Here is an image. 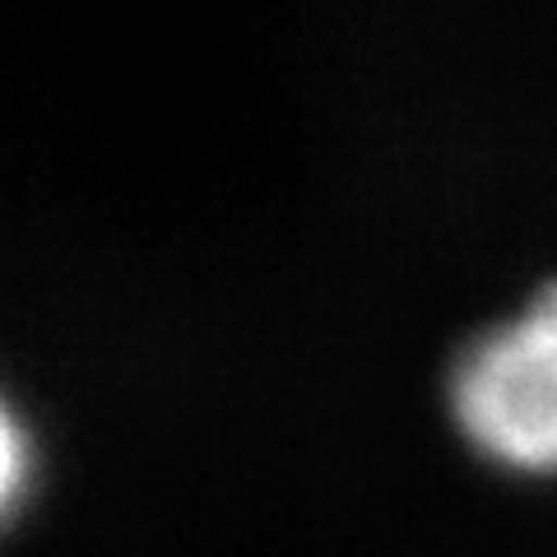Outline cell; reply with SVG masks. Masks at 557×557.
I'll return each mask as SVG.
<instances>
[{
  "label": "cell",
  "mask_w": 557,
  "mask_h": 557,
  "mask_svg": "<svg viewBox=\"0 0 557 557\" xmlns=\"http://www.w3.org/2000/svg\"><path fill=\"white\" fill-rule=\"evenodd\" d=\"M446 413L460 442L507 474H557V274L456 344Z\"/></svg>",
  "instance_id": "obj_1"
},
{
  "label": "cell",
  "mask_w": 557,
  "mask_h": 557,
  "mask_svg": "<svg viewBox=\"0 0 557 557\" xmlns=\"http://www.w3.org/2000/svg\"><path fill=\"white\" fill-rule=\"evenodd\" d=\"M24 487V437H20V418H14V405H5V502L14 507Z\"/></svg>",
  "instance_id": "obj_2"
}]
</instances>
